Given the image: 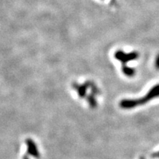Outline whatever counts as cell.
<instances>
[{"label":"cell","instance_id":"obj_1","mask_svg":"<svg viewBox=\"0 0 159 159\" xmlns=\"http://www.w3.org/2000/svg\"><path fill=\"white\" fill-rule=\"evenodd\" d=\"M159 97V84L155 85L149 91L144 97L136 99H123L120 102V107L123 109H132L140 105L150 102L151 99Z\"/></svg>","mask_w":159,"mask_h":159},{"label":"cell","instance_id":"obj_2","mask_svg":"<svg viewBox=\"0 0 159 159\" xmlns=\"http://www.w3.org/2000/svg\"><path fill=\"white\" fill-rule=\"evenodd\" d=\"M139 57L138 52H131L130 53H126L122 50L116 51L115 53V57L122 63L123 66L126 65V63L129 61H135Z\"/></svg>","mask_w":159,"mask_h":159},{"label":"cell","instance_id":"obj_3","mask_svg":"<svg viewBox=\"0 0 159 159\" xmlns=\"http://www.w3.org/2000/svg\"><path fill=\"white\" fill-rule=\"evenodd\" d=\"M123 73L128 77H133L136 74V70L134 68H131L130 66H128L127 65H124L122 67Z\"/></svg>","mask_w":159,"mask_h":159},{"label":"cell","instance_id":"obj_4","mask_svg":"<svg viewBox=\"0 0 159 159\" xmlns=\"http://www.w3.org/2000/svg\"><path fill=\"white\" fill-rule=\"evenodd\" d=\"M156 66L157 69H159V55H158V56H157V57H156Z\"/></svg>","mask_w":159,"mask_h":159}]
</instances>
